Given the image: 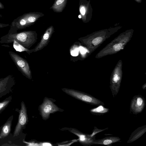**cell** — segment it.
<instances>
[{
  "mask_svg": "<svg viewBox=\"0 0 146 146\" xmlns=\"http://www.w3.org/2000/svg\"><path fill=\"white\" fill-rule=\"evenodd\" d=\"M80 50L82 54H84L86 52V50L84 48L82 47H80Z\"/></svg>",
  "mask_w": 146,
  "mask_h": 146,
  "instance_id": "25",
  "label": "cell"
},
{
  "mask_svg": "<svg viewBox=\"0 0 146 146\" xmlns=\"http://www.w3.org/2000/svg\"><path fill=\"white\" fill-rule=\"evenodd\" d=\"M145 105V100L141 95L135 96L131 100L130 105V111L133 114H137L141 113Z\"/></svg>",
  "mask_w": 146,
  "mask_h": 146,
  "instance_id": "7",
  "label": "cell"
},
{
  "mask_svg": "<svg viewBox=\"0 0 146 146\" xmlns=\"http://www.w3.org/2000/svg\"><path fill=\"white\" fill-rule=\"evenodd\" d=\"M63 90L67 94L86 103L96 106L104 105L103 102L90 94L70 89L65 88Z\"/></svg>",
  "mask_w": 146,
  "mask_h": 146,
  "instance_id": "3",
  "label": "cell"
},
{
  "mask_svg": "<svg viewBox=\"0 0 146 146\" xmlns=\"http://www.w3.org/2000/svg\"><path fill=\"white\" fill-rule=\"evenodd\" d=\"M42 13L38 12L25 13L15 19L10 25L8 33H14L17 31L28 27L33 25L40 17L44 16Z\"/></svg>",
  "mask_w": 146,
  "mask_h": 146,
  "instance_id": "2",
  "label": "cell"
},
{
  "mask_svg": "<svg viewBox=\"0 0 146 146\" xmlns=\"http://www.w3.org/2000/svg\"><path fill=\"white\" fill-rule=\"evenodd\" d=\"M4 8L3 5L0 2V9H2Z\"/></svg>",
  "mask_w": 146,
  "mask_h": 146,
  "instance_id": "26",
  "label": "cell"
},
{
  "mask_svg": "<svg viewBox=\"0 0 146 146\" xmlns=\"http://www.w3.org/2000/svg\"><path fill=\"white\" fill-rule=\"evenodd\" d=\"M138 2H139L140 1V0H136Z\"/></svg>",
  "mask_w": 146,
  "mask_h": 146,
  "instance_id": "27",
  "label": "cell"
},
{
  "mask_svg": "<svg viewBox=\"0 0 146 146\" xmlns=\"http://www.w3.org/2000/svg\"><path fill=\"white\" fill-rule=\"evenodd\" d=\"M54 28L52 26H50L46 29L40 42L35 49H33V52H36L41 49L46 45L50 37L54 32Z\"/></svg>",
  "mask_w": 146,
  "mask_h": 146,
  "instance_id": "10",
  "label": "cell"
},
{
  "mask_svg": "<svg viewBox=\"0 0 146 146\" xmlns=\"http://www.w3.org/2000/svg\"><path fill=\"white\" fill-rule=\"evenodd\" d=\"M12 99L11 96L6 98L3 101L0 102V114L7 107Z\"/></svg>",
  "mask_w": 146,
  "mask_h": 146,
  "instance_id": "18",
  "label": "cell"
},
{
  "mask_svg": "<svg viewBox=\"0 0 146 146\" xmlns=\"http://www.w3.org/2000/svg\"><path fill=\"white\" fill-rule=\"evenodd\" d=\"M15 84L14 78L9 75L0 81V98L11 92Z\"/></svg>",
  "mask_w": 146,
  "mask_h": 146,
  "instance_id": "8",
  "label": "cell"
},
{
  "mask_svg": "<svg viewBox=\"0 0 146 146\" xmlns=\"http://www.w3.org/2000/svg\"><path fill=\"white\" fill-rule=\"evenodd\" d=\"M21 106L18 122L13 132L14 137H17L19 135L21 131L25 128L28 121L27 108L23 101L21 102Z\"/></svg>",
  "mask_w": 146,
  "mask_h": 146,
  "instance_id": "5",
  "label": "cell"
},
{
  "mask_svg": "<svg viewBox=\"0 0 146 146\" xmlns=\"http://www.w3.org/2000/svg\"><path fill=\"white\" fill-rule=\"evenodd\" d=\"M122 46L121 43L116 44L113 46V48L115 51H118L121 49Z\"/></svg>",
  "mask_w": 146,
  "mask_h": 146,
  "instance_id": "21",
  "label": "cell"
},
{
  "mask_svg": "<svg viewBox=\"0 0 146 146\" xmlns=\"http://www.w3.org/2000/svg\"><path fill=\"white\" fill-rule=\"evenodd\" d=\"M72 132L79 137V142L82 144L86 145H90L96 140L95 136H91L90 135L85 134L76 130H72Z\"/></svg>",
  "mask_w": 146,
  "mask_h": 146,
  "instance_id": "9",
  "label": "cell"
},
{
  "mask_svg": "<svg viewBox=\"0 0 146 146\" xmlns=\"http://www.w3.org/2000/svg\"><path fill=\"white\" fill-rule=\"evenodd\" d=\"M40 110L43 119L46 120L50 113L58 111L59 109L51 100L46 98L40 106Z\"/></svg>",
  "mask_w": 146,
  "mask_h": 146,
  "instance_id": "6",
  "label": "cell"
},
{
  "mask_svg": "<svg viewBox=\"0 0 146 146\" xmlns=\"http://www.w3.org/2000/svg\"><path fill=\"white\" fill-rule=\"evenodd\" d=\"M90 110V112L93 114L97 115H101L108 113L109 109L104 107L103 105H100Z\"/></svg>",
  "mask_w": 146,
  "mask_h": 146,
  "instance_id": "16",
  "label": "cell"
},
{
  "mask_svg": "<svg viewBox=\"0 0 146 146\" xmlns=\"http://www.w3.org/2000/svg\"><path fill=\"white\" fill-rule=\"evenodd\" d=\"M13 115L10 116L6 122L0 127V139H3L9 134L11 130Z\"/></svg>",
  "mask_w": 146,
  "mask_h": 146,
  "instance_id": "11",
  "label": "cell"
},
{
  "mask_svg": "<svg viewBox=\"0 0 146 146\" xmlns=\"http://www.w3.org/2000/svg\"><path fill=\"white\" fill-rule=\"evenodd\" d=\"M79 10L82 20L84 21L86 20V16L87 11V6L83 3L82 0H80L79 4Z\"/></svg>",
  "mask_w": 146,
  "mask_h": 146,
  "instance_id": "17",
  "label": "cell"
},
{
  "mask_svg": "<svg viewBox=\"0 0 146 146\" xmlns=\"http://www.w3.org/2000/svg\"><path fill=\"white\" fill-rule=\"evenodd\" d=\"M13 43V48L17 51L26 52L29 54L33 52V49L29 50L26 48L14 39L10 40L7 42L6 43Z\"/></svg>",
  "mask_w": 146,
  "mask_h": 146,
  "instance_id": "15",
  "label": "cell"
},
{
  "mask_svg": "<svg viewBox=\"0 0 146 146\" xmlns=\"http://www.w3.org/2000/svg\"><path fill=\"white\" fill-rule=\"evenodd\" d=\"M117 77L118 76L116 74H115L114 75L113 77V81L114 82L113 84H117L118 82V81H119L117 79Z\"/></svg>",
  "mask_w": 146,
  "mask_h": 146,
  "instance_id": "22",
  "label": "cell"
},
{
  "mask_svg": "<svg viewBox=\"0 0 146 146\" xmlns=\"http://www.w3.org/2000/svg\"><path fill=\"white\" fill-rule=\"evenodd\" d=\"M3 78H0V81H1L3 79Z\"/></svg>",
  "mask_w": 146,
  "mask_h": 146,
  "instance_id": "28",
  "label": "cell"
},
{
  "mask_svg": "<svg viewBox=\"0 0 146 146\" xmlns=\"http://www.w3.org/2000/svg\"><path fill=\"white\" fill-rule=\"evenodd\" d=\"M146 131V125H143L138 127L131 133L127 143L133 142L141 137Z\"/></svg>",
  "mask_w": 146,
  "mask_h": 146,
  "instance_id": "13",
  "label": "cell"
},
{
  "mask_svg": "<svg viewBox=\"0 0 146 146\" xmlns=\"http://www.w3.org/2000/svg\"><path fill=\"white\" fill-rule=\"evenodd\" d=\"M103 40L102 37H99L94 39L92 41V43L94 45H97L99 44Z\"/></svg>",
  "mask_w": 146,
  "mask_h": 146,
  "instance_id": "19",
  "label": "cell"
},
{
  "mask_svg": "<svg viewBox=\"0 0 146 146\" xmlns=\"http://www.w3.org/2000/svg\"><path fill=\"white\" fill-rule=\"evenodd\" d=\"M72 55L74 54V56H77L78 54V50L77 49L75 50H73L72 52Z\"/></svg>",
  "mask_w": 146,
  "mask_h": 146,
  "instance_id": "23",
  "label": "cell"
},
{
  "mask_svg": "<svg viewBox=\"0 0 146 146\" xmlns=\"http://www.w3.org/2000/svg\"><path fill=\"white\" fill-rule=\"evenodd\" d=\"M120 140L121 139L117 137H107L101 139L96 140L93 142L92 144L110 146L113 143L119 142Z\"/></svg>",
  "mask_w": 146,
  "mask_h": 146,
  "instance_id": "12",
  "label": "cell"
},
{
  "mask_svg": "<svg viewBox=\"0 0 146 146\" xmlns=\"http://www.w3.org/2000/svg\"><path fill=\"white\" fill-rule=\"evenodd\" d=\"M36 36V32L32 31L8 33L1 38L0 43H6L10 40L14 39L24 47L29 49L35 42Z\"/></svg>",
  "mask_w": 146,
  "mask_h": 146,
  "instance_id": "1",
  "label": "cell"
},
{
  "mask_svg": "<svg viewBox=\"0 0 146 146\" xmlns=\"http://www.w3.org/2000/svg\"><path fill=\"white\" fill-rule=\"evenodd\" d=\"M108 129V128H107L103 129H99L97 128L96 127H94V129L92 133L90 135L91 136H95V135L98 133L101 132Z\"/></svg>",
  "mask_w": 146,
  "mask_h": 146,
  "instance_id": "20",
  "label": "cell"
},
{
  "mask_svg": "<svg viewBox=\"0 0 146 146\" xmlns=\"http://www.w3.org/2000/svg\"><path fill=\"white\" fill-rule=\"evenodd\" d=\"M68 0H55L53 5L50 8L54 12L56 13H61L65 8Z\"/></svg>",
  "mask_w": 146,
  "mask_h": 146,
  "instance_id": "14",
  "label": "cell"
},
{
  "mask_svg": "<svg viewBox=\"0 0 146 146\" xmlns=\"http://www.w3.org/2000/svg\"><path fill=\"white\" fill-rule=\"evenodd\" d=\"M9 25L8 24L0 23V29L8 26Z\"/></svg>",
  "mask_w": 146,
  "mask_h": 146,
  "instance_id": "24",
  "label": "cell"
},
{
  "mask_svg": "<svg viewBox=\"0 0 146 146\" xmlns=\"http://www.w3.org/2000/svg\"><path fill=\"white\" fill-rule=\"evenodd\" d=\"M9 53L18 70L28 78L31 79V71L27 61L14 52L10 51Z\"/></svg>",
  "mask_w": 146,
  "mask_h": 146,
  "instance_id": "4",
  "label": "cell"
}]
</instances>
